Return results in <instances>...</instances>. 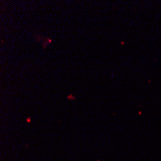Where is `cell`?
I'll list each match as a JSON object with an SVG mask.
<instances>
[]
</instances>
